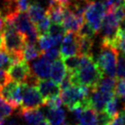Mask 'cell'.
<instances>
[{
  "mask_svg": "<svg viewBox=\"0 0 125 125\" xmlns=\"http://www.w3.org/2000/svg\"><path fill=\"white\" fill-rule=\"evenodd\" d=\"M27 14L29 17L30 20L36 25L38 22L41 20L42 18L47 16V11L38 3H34L29 5L28 10H27Z\"/></svg>",
  "mask_w": 125,
  "mask_h": 125,
  "instance_id": "d6986e66",
  "label": "cell"
},
{
  "mask_svg": "<svg viewBox=\"0 0 125 125\" xmlns=\"http://www.w3.org/2000/svg\"><path fill=\"white\" fill-rule=\"evenodd\" d=\"M116 83H117V81H116L115 77L103 76L99 81V83L96 85V87L93 89L105 91V92H115Z\"/></svg>",
  "mask_w": 125,
  "mask_h": 125,
  "instance_id": "ffe728a7",
  "label": "cell"
},
{
  "mask_svg": "<svg viewBox=\"0 0 125 125\" xmlns=\"http://www.w3.org/2000/svg\"><path fill=\"white\" fill-rule=\"evenodd\" d=\"M64 61V64L67 68L68 72L75 73L78 70L79 67L80 65V60H81V55H74L70 56L65 59H62Z\"/></svg>",
  "mask_w": 125,
  "mask_h": 125,
  "instance_id": "d4e9b609",
  "label": "cell"
},
{
  "mask_svg": "<svg viewBox=\"0 0 125 125\" xmlns=\"http://www.w3.org/2000/svg\"><path fill=\"white\" fill-rule=\"evenodd\" d=\"M59 52H60L61 59H65L70 56L80 55L78 33L67 31L66 35L64 36L62 43H61V48H60Z\"/></svg>",
  "mask_w": 125,
  "mask_h": 125,
  "instance_id": "9c48e42d",
  "label": "cell"
},
{
  "mask_svg": "<svg viewBox=\"0 0 125 125\" xmlns=\"http://www.w3.org/2000/svg\"><path fill=\"white\" fill-rule=\"evenodd\" d=\"M123 111H125V103H124V109H123Z\"/></svg>",
  "mask_w": 125,
  "mask_h": 125,
  "instance_id": "ee69618b",
  "label": "cell"
},
{
  "mask_svg": "<svg viewBox=\"0 0 125 125\" xmlns=\"http://www.w3.org/2000/svg\"><path fill=\"white\" fill-rule=\"evenodd\" d=\"M124 101L118 97L117 95L113 96L110 101L107 102V104L105 106L104 112L110 117L112 119L113 117L117 116V115L122 112L124 109Z\"/></svg>",
  "mask_w": 125,
  "mask_h": 125,
  "instance_id": "9a60e30c",
  "label": "cell"
},
{
  "mask_svg": "<svg viewBox=\"0 0 125 125\" xmlns=\"http://www.w3.org/2000/svg\"><path fill=\"white\" fill-rule=\"evenodd\" d=\"M0 96L8 101L14 108L19 107L22 100V83L19 84L10 80L0 90Z\"/></svg>",
  "mask_w": 125,
  "mask_h": 125,
  "instance_id": "ba28073f",
  "label": "cell"
},
{
  "mask_svg": "<svg viewBox=\"0 0 125 125\" xmlns=\"http://www.w3.org/2000/svg\"><path fill=\"white\" fill-rule=\"evenodd\" d=\"M39 92L41 94L42 98L44 101H47L49 99H51L53 97H57L61 94V89L59 83L55 82L54 80H38L37 83Z\"/></svg>",
  "mask_w": 125,
  "mask_h": 125,
  "instance_id": "8fae6325",
  "label": "cell"
},
{
  "mask_svg": "<svg viewBox=\"0 0 125 125\" xmlns=\"http://www.w3.org/2000/svg\"><path fill=\"white\" fill-rule=\"evenodd\" d=\"M67 68L64 64L62 59H58L52 62L51 70H50V78L57 83H60L62 80L67 75Z\"/></svg>",
  "mask_w": 125,
  "mask_h": 125,
  "instance_id": "2e32d148",
  "label": "cell"
},
{
  "mask_svg": "<svg viewBox=\"0 0 125 125\" xmlns=\"http://www.w3.org/2000/svg\"><path fill=\"white\" fill-rule=\"evenodd\" d=\"M116 78L125 79V55L119 52L117 67H116Z\"/></svg>",
  "mask_w": 125,
  "mask_h": 125,
  "instance_id": "4316f807",
  "label": "cell"
},
{
  "mask_svg": "<svg viewBox=\"0 0 125 125\" xmlns=\"http://www.w3.org/2000/svg\"><path fill=\"white\" fill-rule=\"evenodd\" d=\"M62 125H70V123H64V124H62Z\"/></svg>",
  "mask_w": 125,
  "mask_h": 125,
  "instance_id": "7bdbcfd3",
  "label": "cell"
},
{
  "mask_svg": "<svg viewBox=\"0 0 125 125\" xmlns=\"http://www.w3.org/2000/svg\"><path fill=\"white\" fill-rule=\"evenodd\" d=\"M99 112L92 107H86L80 115L78 124L79 125H91L98 122Z\"/></svg>",
  "mask_w": 125,
  "mask_h": 125,
  "instance_id": "ac0fdd59",
  "label": "cell"
},
{
  "mask_svg": "<svg viewBox=\"0 0 125 125\" xmlns=\"http://www.w3.org/2000/svg\"><path fill=\"white\" fill-rule=\"evenodd\" d=\"M91 89L84 85H75L68 88L66 90H61V99L63 104L70 110L78 105L84 104L90 106L89 97H90Z\"/></svg>",
  "mask_w": 125,
  "mask_h": 125,
  "instance_id": "277c9868",
  "label": "cell"
},
{
  "mask_svg": "<svg viewBox=\"0 0 125 125\" xmlns=\"http://www.w3.org/2000/svg\"><path fill=\"white\" fill-rule=\"evenodd\" d=\"M114 95L115 92H105V91L98 90L96 89H91L90 97H89L90 106L95 109L98 112L104 111L107 102Z\"/></svg>",
  "mask_w": 125,
  "mask_h": 125,
  "instance_id": "30bf717a",
  "label": "cell"
},
{
  "mask_svg": "<svg viewBox=\"0 0 125 125\" xmlns=\"http://www.w3.org/2000/svg\"><path fill=\"white\" fill-rule=\"evenodd\" d=\"M101 51L98 55L97 64L104 75L116 78V67L119 50L111 44L101 43Z\"/></svg>",
  "mask_w": 125,
  "mask_h": 125,
  "instance_id": "3957f363",
  "label": "cell"
},
{
  "mask_svg": "<svg viewBox=\"0 0 125 125\" xmlns=\"http://www.w3.org/2000/svg\"><path fill=\"white\" fill-rule=\"evenodd\" d=\"M26 45L25 36L12 24H6L2 32V46L4 50L11 56L13 63L24 60L23 49ZM12 63V64H13Z\"/></svg>",
  "mask_w": 125,
  "mask_h": 125,
  "instance_id": "7a4b0ae2",
  "label": "cell"
},
{
  "mask_svg": "<svg viewBox=\"0 0 125 125\" xmlns=\"http://www.w3.org/2000/svg\"><path fill=\"white\" fill-rule=\"evenodd\" d=\"M91 125H102V124H101L100 122H96V123H94V124H91Z\"/></svg>",
  "mask_w": 125,
  "mask_h": 125,
  "instance_id": "b9f144b4",
  "label": "cell"
},
{
  "mask_svg": "<svg viewBox=\"0 0 125 125\" xmlns=\"http://www.w3.org/2000/svg\"><path fill=\"white\" fill-rule=\"evenodd\" d=\"M15 109L16 108L0 96V119H5L11 116Z\"/></svg>",
  "mask_w": 125,
  "mask_h": 125,
  "instance_id": "484cf974",
  "label": "cell"
},
{
  "mask_svg": "<svg viewBox=\"0 0 125 125\" xmlns=\"http://www.w3.org/2000/svg\"><path fill=\"white\" fill-rule=\"evenodd\" d=\"M84 17L82 16H78L73 11H71L67 7L65 10V15L62 21V25L67 31H71L78 33L81 28V26L84 24Z\"/></svg>",
  "mask_w": 125,
  "mask_h": 125,
  "instance_id": "4fadbf2b",
  "label": "cell"
},
{
  "mask_svg": "<svg viewBox=\"0 0 125 125\" xmlns=\"http://www.w3.org/2000/svg\"><path fill=\"white\" fill-rule=\"evenodd\" d=\"M50 24H51V21L48 16H46L45 18H43L39 22L36 24V27H37V29L39 32V34L43 35V34H48Z\"/></svg>",
  "mask_w": 125,
  "mask_h": 125,
  "instance_id": "83f0119b",
  "label": "cell"
},
{
  "mask_svg": "<svg viewBox=\"0 0 125 125\" xmlns=\"http://www.w3.org/2000/svg\"><path fill=\"white\" fill-rule=\"evenodd\" d=\"M44 105L45 101L36 85L22 83V100L20 109H37Z\"/></svg>",
  "mask_w": 125,
  "mask_h": 125,
  "instance_id": "52a82bcc",
  "label": "cell"
},
{
  "mask_svg": "<svg viewBox=\"0 0 125 125\" xmlns=\"http://www.w3.org/2000/svg\"><path fill=\"white\" fill-rule=\"evenodd\" d=\"M115 94L125 101V79H119L115 87Z\"/></svg>",
  "mask_w": 125,
  "mask_h": 125,
  "instance_id": "f546056e",
  "label": "cell"
},
{
  "mask_svg": "<svg viewBox=\"0 0 125 125\" xmlns=\"http://www.w3.org/2000/svg\"><path fill=\"white\" fill-rule=\"evenodd\" d=\"M78 42H79V50L80 55H90L92 47L94 44L93 38L82 37L78 34Z\"/></svg>",
  "mask_w": 125,
  "mask_h": 125,
  "instance_id": "603a6c76",
  "label": "cell"
},
{
  "mask_svg": "<svg viewBox=\"0 0 125 125\" xmlns=\"http://www.w3.org/2000/svg\"><path fill=\"white\" fill-rule=\"evenodd\" d=\"M112 46L118 49L119 51H122V54L125 55V38L117 35L114 42L112 43Z\"/></svg>",
  "mask_w": 125,
  "mask_h": 125,
  "instance_id": "e575fe53",
  "label": "cell"
},
{
  "mask_svg": "<svg viewBox=\"0 0 125 125\" xmlns=\"http://www.w3.org/2000/svg\"><path fill=\"white\" fill-rule=\"evenodd\" d=\"M49 59L40 56V59L35 60L31 65L32 74L38 79V80H46L50 77V70H51V64Z\"/></svg>",
  "mask_w": 125,
  "mask_h": 125,
  "instance_id": "7c38bea8",
  "label": "cell"
},
{
  "mask_svg": "<svg viewBox=\"0 0 125 125\" xmlns=\"http://www.w3.org/2000/svg\"><path fill=\"white\" fill-rule=\"evenodd\" d=\"M18 116L27 125H38L44 120V114L38 108L37 109H20Z\"/></svg>",
  "mask_w": 125,
  "mask_h": 125,
  "instance_id": "5bb4252c",
  "label": "cell"
},
{
  "mask_svg": "<svg viewBox=\"0 0 125 125\" xmlns=\"http://www.w3.org/2000/svg\"><path fill=\"white\" fill-rule=\"evenodd\" d=\"M19 119L20 118L15 117V116H11V117L7 119V121L4 122V125H21Z\"/></svg>",
  "mask_w": 125,
  "mask_h": 125,
  "instance_id": "8d00e7d4",
  "label": "cell"
},
{
  "mask_svg": "<svg viewBox=\"0 0 125 125\" xmlns=\"http://www.w3.org/2000/svg\"><path fill=\"white\" fill-rule=\"evenodd\" d=\"M7 74L10 78V80L18 83H28L37 86L38 81V79H37L32 74L31 68L25 60H21L11 64L8 67Z\"/></svg>",
  "mask_w": 125,
  "mask_h": 125,
  "instance_id": "8992f818",
  "label": "cell"
},
{
  "mask_svg": "<svg viewBox=\"0 0 125 125\" xmlns=\"http://www.w3.org/2000/svg\"><path fill=\"white\" fill-rule=\"evenodd\" d=\"M125 5V0H106L105 7L107 10H114Z\"/></svg>",
  "mask_w": 125,
  "mask_h": 125,
  "instance_id": "1f68e13d",
  "label": "cell"
},
{
  "mask_svg": "<svg viewBox=\"0 0 125 125\" xmlns=\"http://www.w3.org/2000/svg\"><path fill=\"white\" fill-rule=\"evenodd\" d=\"M42 54L40 49H38L36 44L26 42V45L23 49V58L25 61H31L33 59L39 58Z\"/></svg>",
  "mask_w": 125,
  "mask_h": 125,
  "instance_id": "44dd1931",
  "label": "cell"
},
{
  "mask_svg": "<svg viewBox=\"0 0 125 125\" xmlns=\"http://www.w3.org/2000/svg\"><path fill=\"white\" fill-rule=\"evenodd\" d=\"M67 30L65 29L64 26L62 24L59 23H52L50 24V27L49 28V32L48 34L49 36H51L59 44L62 43V40L64 38V36L66 35Z\"/></svg>",
  "mask_w": 125,
  "mask_h": 125,
  "instance_id": "7402d4cb",
  "label": "cell"
},
{
  "mask_svg": "<svg viewBox=\"0 0 125 125\" xmlns=\"http://www.w3.org/2000/svg\"><path fill=\"white\" fill-rule=\"evenodd\" d=\"M4 122H5L4 119H0V125H4Z\"/></svg>",
  "mask_w": 125,
  "mask_h": 125,
  "instance_id": "60d3db41",
  "label": "cell"
},
{
  "mask_svg": "<svg viewBox=\"0 0 125 125\" xmlns=\"http://www.w3.org/2000/svg\"><path fill=\"white\" fill-rule=\"evenodd\" d=\"M38 42V46H39V49H40L42 52L45 51V50L51 49V48H55V47L59 45V43L56 41L51 36H49V34L39 35Z\"/></svg>",
  "mask_w": 125,
  "mask_h": 125,
  "instance_id": "cb8c5ba5",
  "label": "cell"
},
{
  "mask_svg": "<svg viewBox=\"0 0 125 125\" xmlns=\"http://www.w3.org/2000/svg\"><path fill=\"white\" fill-rule=\"evenodd\" d=\"M78 34L82 37H89V38H94V36L96 35V32L94 31L92 28L87 23H84L80 30L78 31Z\"/></svg>",
  "mask_w": 125,
  "mask_h": 125,
  "instance_id": "4dcf8cb0",
  "label": "cell"
},
{
  "mask_svg": "<svg viewBox=\"0 0 125 125\" xmlns=\"http://www.w3.org/2000/svg\"><path fill=\"white\" fill-rule=\"evenodd\" d=\"M63 104L62 99L60 96H57V97H53L51 99H49L45 101V105L48 106L49 109H54V108H59L61 107Z\"/></svg>",
  "mask_w": 125,
  "mask_h": 125,
  "instance_id": "d6a6232c",
  "label": "cell"
},
{
  "mask_svg": "<svg viewBox=\"0 0 125 125\" xmlns=\"http://www.w3.org/2000/svg\"><path fill=\"white\" fill-rule=\"evenodd\" d=\"M106 125H125V111H122L117 116L111 119Z\"/></svg>",
  "mask_w": 125,
  "mask_h": 125,
  "instance_id": "836d02e7",
  "label": "cell"
},
{
  "mask_svg": "<svg viewBox=\"0 0 125 125\" xmlns=\"http://www.w3.org/2000/svg\"><path fill=\"white\" fill-rule=\"evenodd\" d=\"M107 12V8L105 7V3L101 1H92L90 0L87 8L84 12V19L90 28L99 33L101 30V24Z\"/></svg>",
  "mask_w": 125,
  "mask_h": 125,
  "instance_id": "5b68a950",
  "label": "cell"
},
{
  "mask_svg": "<svg viewBox=\"0 0 125 125\" xmlns=\"http://www.w3.org/2000/svg\"><path fill=\"white\" fill-rule=\"evenodd\" d=\"M4 27H5V20L3 17L1 16V11H0V50L2 46V32H3Z\"/></svg>",
  "mask_w": 125,
  "mask_h": 125,
  "instance_id": "f35d334b",
  "label": "cell"
},
{
  "mask_svg": "<svg viewBox=\"0 0 125 125\" xmlns=\"http://www.w3.org/2000/svg\"><path fill=\"white\" fill-rule=\"evenodd\" d=\"M117 35L122 38H125V18L120 21L118 27V31H117Z\"/></svg>",
  "mask_w": 125,
  "mask_h": 125,
  "instance_id": "74e56055",
  "label": "cell"
},
{
  "mask_svg": "<svg viewBox=\"0 0 125 125\" xmlns=\"http://www.w3.org/2000/svg\"><path fill=\"white\" fill-rule=\"evenodd\" d=\"M38 125H50V123H49V122H48V120H43V121H41V122H39Z\"/></svg>",
  "mask_w": 125,
  "mask_h": 125,
  "instance_id": "ab89813d",
  "label": "cell"
},
{
  "mask_svg": "<svg viewBox=\"0 0 125 125\" xmlns=\"http://www.w3.org/2000/svg\"><path fill=\"white\" fill-rule=\"evenodd\" d=\"M70 73V72H69ZM71 80L75 85H84L93 89L104 76L96 61H94L92 54L81 55V60L79 69L75 73H70Z\"/></svg>",
  "mask_w": 125,
  "mask_h": 125,
  "instance_id": "6da1fadb",
  "label": "cell"
},
{
  "mask_svg": "<svg viewBox=\"0 0 125 125\" xmlns=\"http://www.w3.org/2000/svg\"><path fill=\"white\" fill-rule=\"evenodd\" d=\"M29 7V0H18V8L20 12H27Z\"/></svg>",
  "mask_w": 125,
  "mask_h": 125,
  "instance_id": "d590c367",
  "label": "cell"
},
{
  "mask_svg": "<svg viewBox=\"0 0 125 125\" xmlns=\"http://www.w3.org/2000/svg\"><path fill=\"white\" fill-rule=\"evenodd\" d=\"M47 120L50 125H62L66 120V112L61 107L49 109L47 111Z\"/></svg>",
  "mask_w": 125,
  "mask_h": 125,
  "instance_id": "e0dca14e",
  "label": "cell"
},
{
  "mask_svg": "<svg viewBox=\"0 0 125 125\" xmlns=\"http://www.w3.org/2000/svg\"><path fill=\"white\" fill-rule=\"evenodd\" d=\"M59 54H60V52H59V49L57 47H55V48H51V49H48V50L43 51L41 55L47 59H49L50 62H53V61H55L56 59H59Z\"/></svg>",
  "mask_w": 125,
  "mask_h": 125,
  "instance_id": "f1b7e54d",
  "label": "cell"
}]
</instances>
